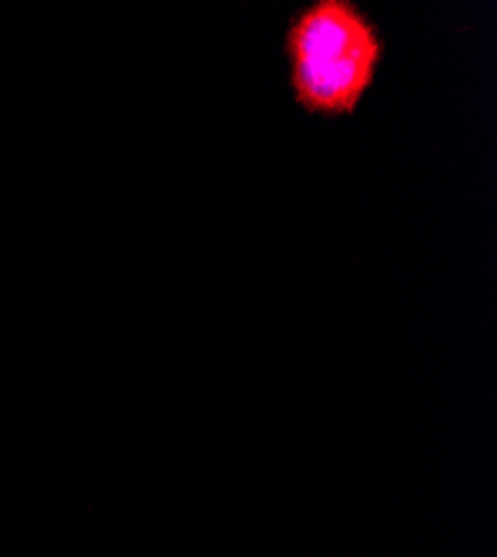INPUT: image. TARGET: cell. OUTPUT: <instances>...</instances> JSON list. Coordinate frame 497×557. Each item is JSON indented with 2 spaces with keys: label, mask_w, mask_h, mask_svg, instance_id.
<instances>
[{
  "label": "cell",
  "mask_w": 497,
  "mask_h": 557,
  "mask_svg": "<svg viewBox=\"0 0 497 557\" xmlns=\"http://www.w3.org/2000/svg\"><path fill=\"white\" fill-rule=\"evenodd\" d=\"M295 101L308 114L348 116L377 78L384 42L375 23L348 0L301 10L286 34Z\"/></svg>",
  "instance_id": "1"
}]
</instances>
